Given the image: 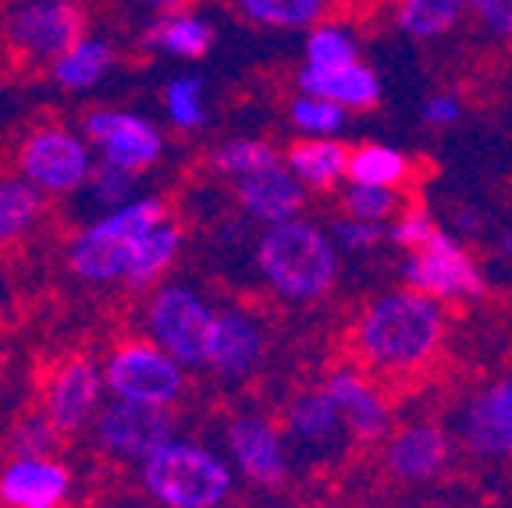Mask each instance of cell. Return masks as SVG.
<instances>
[{
	"instance_id": "1",
	"label": "cell",
	"mask_w": 512,
	"mask_h": 508,
	"mask_svg": "<svg viewBox=\"0 0 512 508\" xmlns=\"http://www.w3.org/2000/svg\"><path fill=\"white\" fill-rule=\"evenodd\" d=\"M445 342L441 302L416 288L377 295L352 327V352L377 377H413L431 366Z\"/></svg>"
},
{
	"instance_id": "2",
	"label": "cell",
	"mask_w": 512,
	"mask_h": 508,
	"mask_svg": "<svg viewBox=\"0 0 512 508\" xmlns=\"http://www.w3.org/2000/svg\"><path fill=\"white\" fill-rule=\"evenodd\" d=\"M256 270L278 299L285 302H317L338 281V253L328 231L313 221L267 224L256 239Z\"/></svg>"
},
{
	"instance_id": "3",
	"label": "cell",
	"mask_w": 512,
	"mask_h": 508,
	"mask_svg": "<svg viewBox=\"0 0 512 508\" xmlns=\"http://www.w3.org/2000/svg\"><path fill=\"white\" fill-rule=\"evenodd\" d=\"M139 484L160 508H221L232 498L235 466L200 441L171 437L139 462Z\"/></svg>"
},
{
	"instance_id": "4",
	"label": "cell",
	"mask_w": 512,
	"mask_h": 508,
	"mask_svg": "<svg viewBox=\"0 0 512 508\" xmlns=\"http://www.w3.org/2000/svg\"><path fill=\"white\" fill-rule=\"evenodd\" d=\"M168 221V207L157 196H136L118 210H107L68 242V267L86 285H118L125 278L132 249L146 231Z\"/></svg>"
},
{
	"instance_id": "5",
	"label": "cell",
	"mask_w": 512,
	"mask_h": 508,
	"mask_svg": "<svg viewBox=\"0 0 512 508\" xmlns=\"http://www.w3.org/2000/svg\"><path fill=\"white\" fill-rule=\"evenodd\" d=\"M89 32L82 0H11L0 15V36L18 61L54 64Z\"/></svg>"
},
{
	"instance_id": "6",
	"label": "cell",
	"mask_w": 512,
	"mask_h": 508,
	"mask_svg": "<svg viewBox=\"0 0 512 508\" xmlns=\"http://www.w3.org/2000/svg\"><path fill=\"white\" fill-rule=\"evenodd\" d=\"M96 157L86 132H75L68 125H40L25 132L15 150V171L47 196H75L93 178Z\"/></svg>"
},
{
	"instance_id": "7",
	"label": "cell",
	"mask_w": 512,
	"mask_h": 508,
	"mask_svg": "<svg viewBox=\"0 0 512 508\" xmlns=\"http://www.w3.org/2000/svg\"><path fill=\"white\" fill-rule=\"evenodd\" d=\"M214 306L200 288L185 281H164L146 299V334L164 352L178 359L185 370L207 366V331L214 320Z\"/></svg>"
},
{
	"instance_id": "8",
	"label": "cell",
	"mask_w": 512,
	"mask_h": 508,
	"mask_svg": "<svg viewBox=\"0 0 512 508\" xmlns=\"http://www.w3.org/2000/svg\"><path fill=\"white\" fill-rule=\"evenodd\" d=\"M104 381L111 398L175 405L185 395L189 370L153 338H128L114 345L111 356L104 359Z\"/></svg>"
},
{
	"instance_id": "9",
	"label": "cell",
	"mask_w": 512,
	"mask_h": 508,
	"mask_svg": "<svg viewBox=\"0 0 512 508\" xmlns=\"http://www.w3.org/2000/svg\"><path fill=\"white\" fill-rule=\"evenodd\" d=\"M178 430L175 405L153 402H128V398H111L104 402L100 416L93 420L89 434L93 445L118 462H143L160 445H168Z\"/></svg>"
},
{
	"instance_id": "10",
	"label": "cell",
	"mask_w": 512,
	"mask_h": 508,
	"mask_svg": "<svg viewBox=\"0 0 512 508\" xmlns=\"http://www.w3.org/2000/svg\"><path fill=\"white\" fill-rule=\"evenodd\" d=\"M82 132L104 164L132 175H143L164 157V132L146 114L128 107H93L82 118Z\"/></svg>"
},
{
	"instance_id": "11",
	"label": "cell",
	"mask_w": 512,
	"mask_h": 508,
	"mask_svg": "<svg viewBox=\"0 0 512 508\" xmlns=\"http://www.w3.org/2000/svg\"><path fill=\"white\" fill-rule=\"evenodd\" d=\"M402 278L416 292H427L434 299H477V295H484V278L473 267L470 253L441 228L420 249H409Z\"/></svg>"
},
{
	"instance_id": "12",
	"label": "cell",
	"mask_w": 512,
	"mask_h": 508,
	"mask_svg": "<svg viewBox=\"0 0 512 508\" xmlns=\"http://www.w3.org/2000/svg\"><path fill=\"white\" fill-rule=\"evenodd\" d=\"M104 395V366H96L86 356H75L57 366L54 377H50L47 395H43V413L57 427V434L75 437L93 427V420L104 409Z\"/></svg>"
},
{
	"instance_id": "13",
	"label": "cell",
	"mask_w": 512,
	"mask_h": 508,
	"mask_svg": "<svg viewBox=\"0 0 512 508\" xmlns=\"http://www.w3.org/2000/svg\"><path fill=\"white\" fill-rule=\"evenodd\" d=\"M267 356L264 324L246 310H217L207 331V370L224 384H239L256 374Z\"/></svg>"
},
{
	"instance_id": "14",
	"label": "cell",
	"mask_w": 512,
	"mask_h": 508,
	"mask_svg": "<svg viewBox=\"0 0 512 508\" xmlns=\"http://www.w3.org/2000/svg\"><path fill=\"white\" fill-rule=\"evenodd\" d=\"M224 445H228V459L239 469L242 477L253 480L260 487H278L288 477V455H285V437L267 416L260 413H242L228 423L224 430Z\"/></svg>"
},
{
	"instance_id": "15",
	"label": "cell",
	"mask_w": 512,
	"mask_h": 508,
	"mask_svg": "<svg viewBox=\"0 0 512 508\" xmlns=\"http://www.w3.org/2000/svg\"><path fill=\"white\" fill-rule=\"evenodd\" d=\"M72 494V473L54 455L11 459L0 469V505L8 508H61Z\"/></svg>"
},
{
	"instance_id": "16",
	"label": "cell",
	"mask_w": 512,
	"mask_h": 508,
	"mask_svg": "<svg viewBox=\"0 0 512 508\" xmlns=\"http://www.w3.org/2000/svg\"><path fill=\"white\" fill-rule=\"evenodd\" d=\"M235 199H239V207L246 217L267 224H281V221H292V217L303 214L306 207V185L299 182L288 164L264 167V171H256V175H246L235 182Z\"/></svg>"
},
{
	"instance_id": "17",
	"label": "cell",
	"mask_w": 512,
	"mask_h": 508,
	"mask_svg": "<svg viewBox=\"0 0 512 508\" xmlns=\"http://www.w3.org/2000/svg\"><path fill=\"white\" fill-rule=\"evenodd\" d=\"M452 459V441L441 430V423L420 420L402 427L399 434L384 448V462L392 469V477L406 480V484H424L434 480Z\"/></svg>"
},
{
	"instance_id": "18",
	"label": "cell",
	"mask_w": 512,
	"mask_h": 508,
	"mask_svg": "<svg viewBox=\"0 0 512 508\" xmlns=\"http://www.w3.org/2000/svg\"><path fill=\"white\" fill-rule=\"evenodd\" d=\"M139 43H143V50H150L157 57L200 61V57H207L214 50L217 25L196 8L164 11V15H150V22L139 32Z\"/></svg>"
},
{
	"instance_id": "19",
	"label": "cell",
	"mask_w": 512,
	"mask_h": 508,
	"mask_svg": "<svg viewBox=\"0 0 512 508\" xmlns=\"http://www.w3.org/2000/svg\"><path fill=\"white\" fill-rule=\"evenodd\" d=\"M463 441L473 455L512 452V374L473 395L463 413Z\"/></svg>"
},
{
	"instance_id": "20",
	"label": "cell",
	"mask_w": 512,
	"mask_h": 508,
	"mask_svg": "<svg viewBox=\"0 0 512 508\" xmlns=\"http://www.w3.org/2000/svg\"><path fill=\"white\" fill-rule=\"evenodd\" d=\"M296 89L299 93L335 100L345 111H370V107L381 104L384 96L381 75L363 57L360 61L338 64V68H310V64H303L296 75Z\"/></svg>"
},
{
	"instance_id": "21",
	"label": "cell",
	"mask_w": 512,
	"mask_h": 508,
	"mask_svg": "<svg viewBox=\"0 0 512 508\" xmlns=\"http://www.w3.org/2000/svg\"><path fill=\"white\" fill-rule=\"evenodd\" d=\"M324 388L331 391V398L338 402L345 416V427L349 434L360 441V445H374L388 434L392 427V409L384 405V398L374 391V384L367 377H360L356 370H335L328 374Z\"/></svg>"
},
{
	"instance_id": "22",
	"label": "cell",
	"mask_w": 512,
	"mask_h": 508,
	"mask_svg": "<svg viewBox=\"0 0 512 508\" xmlns=\"http://www.w3.org/2000/svg\"><path fill=\"white\" fill-rule=\"evenodd\" d=\"M114 64H118L114 43L107 36H100V32H86L54 64H47V75L64 93H89L114 72Z\"/></svg>"
},
{
	"instance_id": "23",
	"label": "cell",
	"mask_w": 512,
	"mask_h": 508,
	"mask_svg": "<svg viewBox=\"0 0 512 508\" xmlns=\"http://www.w3.org/2000/svg\"><path fill=\"white\" fill-rule=\"evenodd\" d=\"M470 18V0H395L392 25L409 43L448 40Z\"/></svg>"
},
{
	"instance_id": "24",
	"label": "cell",
	"mask_w": 512,
	"mask_h": 508,
	"mask_svg": "<svg viewBox=\"0 0 512 508\" xmlns=\"http://www.w3.org/2000/svg\"><path fill=\"white\" fill-rule=\"evenodd\" d=\"M349 146L338 143L335 135H303L288 146L285 164L306 189L328 192L349 175Z\"/></svg>"
},
{
	"instance_id": "25",
	"label": "cell",
	"mask_w": 512,
	"mask_h": 508,
	"mask_svg": "<svg viewBox=\"0 0 512 508\" xmlns=\"http://www.w3.org/2000/svg\"><path fill=\"white\" fill-rule=\"evenodd\" d=\"M182 242H185L182 228L171 217L160 221L157 228H150L139 239V246L132 249V260H128L121 285L128 292H150V288H157L164 281V274L178 263V256H182Z\"/></svg>"
},
{
	"instance_id": "26",
	"label": "cell",
	"mask_w": 512,
	"mask_h": 508,
	"mask_svg": "<svg viewBox=\"0 0 512 508\" xmlns=\"http://www.w3.org/2000/svg\"><path fill=\"white\" fill-rule=\"evenodd\" d=\"M342 427H345V416L328 388L299 391L285 409V430H288V437H296L299 445H324V441H335Z\"/></svg>"
},
{
	"instance_id": "27",
	"label": "cell",
	"mask_w": 512,
	"mask_h": 508,
	"mask_svg": "<svg viewBox=\"0 0 512 508\" xmlns=\"http://www.w3.org/2000/svg\"><path fill=\"white\" fill-rule=\"evenodd\" d=\"M47 210V192H40L25 175H0V249L15 246L36 231Z\"/></svg>"
},
{
	"instance_id": "28",
	"label": "cell",
	"mask_w": 512,
	"mask_h": 508,
	"mask_svg": "<svg viewBox=\"0 0 512 508\" xmlns=\"http://www.w3.org/2000/svg\"><path fill=\"white\" fill-rule=\"evenodd\" d=\"M249 25L274 32H310L328 18L331 0H228Z\"/></svg>"
},
{
	"instance_id": "29",
	"label": "cell",
	"mask_w": 512,
	"mask_h": 508,
	"mask_svg": "<svg viewBox=\"0 0 512 508\" xmlns=\"http://www.w3.org/2000/svg\"><path fill=\"white\" fill-rule=\"evenodd\" d=\"M207 164H210L214 175L239 182V178L256 175V171H264V167L281 164V157L267 139H256V135H235V139H224V143H217L214 150H210Z\"/></svg>"
},
{
	"instance_id": "30",
	"label": "cell",
	"mask_w": 512,
	"mask_h": 508,
	"mask_svg": "<svg viewBox=\"0 0 512 508\" xmlns=\"http://www.w3.org/2000/svg\"><path fill=\"white\" fill-rule=\"evenodd\" d=\"M164 118L175 132H200L210 121V104H207V82L200 75H175L164 86Z\"/></svg>"
},
{
	"instance_id": "31",
	"label": "cell",
	"mask_w": 512,
	"mask_h": 508,
	"mask_svg": "<svg viewBox=\"0 0 512 508\" xmlns=\"http://www.w3.org/2000/svg\"><path fill=\"white\" fill-rule=\"evenodd\" d=\"M409 171H413V164H409V157L402 150L367 143L349 153V175L345 178L356 185H388V189H399L409 178Z\"/></svg>"
},
{
	"instance_id": "32",
	"label": "cell",
	"mask_w": 512,
	"mask_h": 508,
	"mask_svg": "<svg viewBox=\"0 0 512 508\" xmlns=\"http://www.w3.org/2000/svg\"><path fill=\"white\" fill-rule=\"evenodd\" d=\"M360 61V40L342 22H317L303 40V64L310 68H338V64Z\"/></svg>"
},
{
	"instance_id": "33",
	"label": "cell",
	"mask_w": 512,
	"mask_h": 508,
	"mask_svg": "<svg viewBox=\"0 0 512 508\" xmlns=\"http://www.w3.org/2000/svg\"><path fill=\"white\" fill-rule=\"evenodd\" d=\"M349 114L335 100H324V96L299 93L292 104H288V121L299 128L303 135H335L349 125Z\"/></svg>"
},
{
	"instance_id": "34",
	"label": "cell",
	"mask_w": 512,
	"mask_h": 508,
	"mask_svg": "<svg viewBox=\"0 0 512 508\" xmlns=\"http://www.w3.org/2000/svg\"><path fill=\"white\" fill-rule=\"evenodd\" d=\"M342 207L349 217H360V221H388V217L402 214L406 210V199L399 189H388V185H356L352 182L342 196Z\"/></svg>"
},
{
	"instance_id": "35",
	"label": "cell",
	"mask_w": 512,
	"mask_h": 508,
	"mask_svg": "<svg viewBox=\"0 0 512 508\" xmlns=\"http://www.w3.org/2000/svg\"><path fill=\"white\" fill-rule=\"evenodd\" d=\"M136 178L139 175H132V171H121V167L104 164V160H100V164H96V171H93V178H89V185L82 192H86L96 207L107 214V210L125 207V203H132V199L139 196Z\"/></svg>"
},
{
	"instance_id": "36",
	"label": "cell",
	"mask_w": 512,
	"mask_h": 508,
	"mask_svg": "<svg viewBox=\"0 0 512 508\" xmlns=\"http://www.w3.org/2000/svg\"><path fill=\"white\" fill-rule=\"evenodd\" d=\"M57 427L47 420V413H36L22 420L8 437L11 459H43V455L57 452Z\"/></svg>"
},
{
	"instance_id": "37",
	"label": "cell",
	"mask_w": 512,
	"mask_h": 508,
	"mask_svg": "<svg viewBox=\"0 0 512 508\" xmlns=\"http://www.w3.org/2000/svg\"><path fill=\"white\" fill-rule=\"evenodd\" d=\"M470 22L488 40L512 43V0H470Z\"/></svg>"
},
{
	"instance_id": "38",
	"label": "cell",
	"mask_w": 512,
	"mask_h": 508,
	"mask_svg": "<svg viewBox=\"0 0 512 508\" xmlns=\"http://www.w3.org/2000/svg\"><path fill=\"white\" fill-rule=\"evenodd\" d=\"M434 231H438V224H434V217L424 207H406L399 214V221L388 228V239L402 249H420Z\"/></svg>"
},
{
	"instance_id": "39",
	"label": "cell",
	"mask_w": 512,
	"mask_h": 508,
	"mask_svg": "<svg viewBox=\"0 0 512 508\" xmlns=\"http://www.w3.org/2000/svg\"><path fill=\"white\" fill-rule=\"evenodd\" d=\"M335 242L342 249H349V253H363V249H374L377 242L388 235V228H381V224L374 221H360V217H342V221H335Z\"/></svg>"
},
{
	"instance_id": "40",
	"label": "cell",
	"mask_w": 512,
	"mask_h": 508,
	"mask_svg": "<svg viewBox=\"0 0 512 508\" xmlns=\"http://www.w3.org/2000/svg\"><path fill=\"white\" fill-rule=\"evenodd\" d=\"M424 121L431 128H452L459 118H463V100L456 93H434L424 100Z\"/></svg>"
},
{
	"instance_id": "41",
	"label": "cell",
	"mask_w": 512,
	"mask_h": 508,
	"mask_svg": "<svg viewBox=\"0 0 512 508\" xmlns=\"http://www.w3.org/2000/svg\"><path fill=\"white\" fill-rule=\"evenodd\" d=\"M132 8L146 11V15H164V11H178V8H192L196 0H128Z\"/></svg>"
},
{
	"instance_id": "42",
	"label": "cell",
	"mask_w": 512,
	"mask_h": 508,
	"mask_svg": "<svg viewBox=\"0 0 512 508\" xmlns=\"http://www.w3.org/2000/svg\"><path fill=\"white\" fill-rule=\"evenodd\" d=\"M502 249H505V253H512V235H505V242H502Z\"/></svg>"
}]
</instances>
